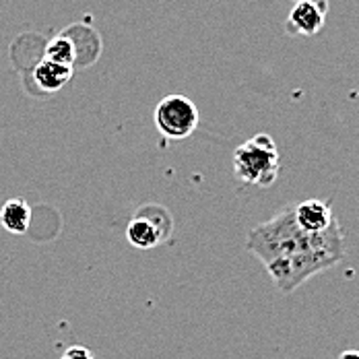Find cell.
Returning a JSON list of instances; mask_svg holds the SVG:
<instances>
[{
	"mask_svg": "<svg viewBox=\"0 0 359 359\" xmlns=\"http://www.w3.org/2000/svg\"><path fill=\"white\" fill-rule=\"evenodd\" d=\"M72 76V67H65L58 62H52L43 58L36 69H34V81L39 89L43 91H58L62 89Z\"/></svg>",
	"mask_w": 359,
	"mask_h": 359,
	"instance_id": "7",
	"label": "cell"
},
{
	"mask_svg": "<svg viewBox=\"0 0 359 359\" xmlns=\"http://www.w3.org/2000/svg\"><path fill=\"white\" fill-rule=\"evenodd\" d=\"M293 217L297 225L308 233H320L334 221L332 209L324 201H304L293 207Z\"/></svg>",
	"mask_w": 359,
	"mask_h": 359,
	"instance_id": "5",
	"label": "cell"
},
{
	"mask_svg": "<svg viewBox=\"0 0 359 359\" xmlns=\"http://www.w3.org/2000/svg\"><path fill=\"white\" fill-rule=\"evenodd\" d=\"M233 172L246 186L266 188L279 178V153L269 135H256L233 153Z\"/></svg>",
	"mask_w": 359,
	"mask_h": 359,
	"instance_id": "2",
	"label": "cell"
},
{
	"mask_svg": "<svg viewBox=\"0 0 359 359\" xmlns=\"http://www.w3.org/2000/svg\"><path fill=\"white\" fill-rule=\"evenodd\" d=\"M0 223L11 233H25L32 223V209L23 198H11L0 209Z\"/></svg>",
	"mask_w": 359,
	"mask_h": 359,
	"instance_id": "8",
	"label": "cell"
},
{
	"mask_svg": "<svg viewBox=\"0 0 359 359\" xmlns=\"http://www.w3.org/2000/svg\"><path fill=\"white\" fill-rule=\"evenodd\" d=\"M155 126L165 139L182 141L198 126V109L184 95H168L155 109Z\"/></svg>",
	"mask_w": 359,
	"mask_h": 359,
	"instance_id": "3",
	"label": "cell"
},
{
	"mask_svg": "<svg viewBox=\"0 0 359 359\" xmlns=\"http://www.w3.org/2000/svg\"><path fill=\"white\" fill-rule=\"evenodd\" d=\"M172 233V219L170 213L157 205H149L141 209L137 217L130 221L126 229V238L135 248L149 250L165 242Z\"/></svg>",
	"mask_w": 359,
	"mask_h": 359,
	"instance_id": "4",
	"label": "cell"
},
{
	"mask_svg": "<svg viewBox=\"0 0 359 359\" xmlns=\"http://www.w3.org/2000/svg\"><path fill=\"white\" fill-rule=\"evenodd\" d=\"M46 58L65 67H72L76 60V48L74 41L69 36H58L50 39L48 48H46Z\"/></svg>",
	"mask_w": 359,
	"mask_h": 359,
	"instance_id": "9",
	"label": "cell"
},
{
	"mask_svg": "<svg viewBox=\"0 0 359 359\" xmlns=\"http://www.w3.org/2000/svg\"><path fill=\"white\" fill-rule=\"evenodd\" d=\"M62 359H93V355L89 353V349H85V347H71Z\"/></svg>",
	"mask_w": 359,
	"mask_h": 359,
	"instance_id": "10",
	"label": "cell"
},
{
	"mask_svg": "<svg viewBox=\"0 0 359 359\" xmlns=\"http://www.w3.org/2000/svg\"><path fill=\"white\" fill-rule=\"evenodd\" d=\"M246 248L262 262L279 291L291 293L345 258V236L337 219L320 233H308L297 225L293 207H287L252 227Z\"/></svg>",
	"mask_w": 359,
	"mask_h": 359,
	"instance_id": "1",
	"label": "cell"
},
{
	"mask_svg": "<svg viewBox=\"0 0 359 359\" xmlns=\"http://www.w3.org/2000/svg\"><path fill=\"white\" fill-rule=\"evenodd\" d=\"M339 359H359V351H355V349H351V351H343Z\"/></svg>",
	"mask_w": 359,
	"mask_h": 359,
	"instance_id": "11",
	"label": "cell"
},
{
	"mask_svg": "<svg viewBox=\"0 0 359 359\" xmlns=\"http://www.w3.org/2000/svg\"><path fill=\"white\" fill-rule=\"evenodd\" d=\"M289 21L291 25L304 34V36H314L318 34V29L323 27L324 23V6L323 4H316L314 0H299L291 15H289Z\"/></svg>",
	"mask_w": 359,
	"mask_h": 359,
	"instance_id": "6",
	"label": "cell"
}]
</instances>
